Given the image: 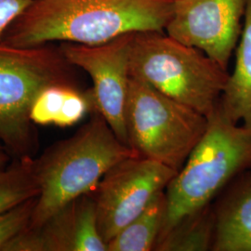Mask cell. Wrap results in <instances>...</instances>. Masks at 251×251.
<instances>
[{
  "label": "cell",
  "mask_w": 251,
  "mask_h": 251,
  "mask_svg": "<svg viewBox=\"0 0 251 251\" xmlns=\"http://www.w3.org/2000/svg\"><path fill=\"white\" fill-rule=\"evenodd\" d=\"M3 251H108L93 193L74 199L40 226L28 227Z\"/></svg>",
  "instance_id": "30bf717a"
},
{
  "label": "cell",
  "mask_w": 251,
  "mask_h": 251,
  "mask_svg": "<svg viewBox=\"0 0 251 251\" xmlns=\"http://www.w3.org/2000/svg\"><path fill=\"white\" fill-rule=\"evenodd\" d=\"M36 0H0V41L9 26L29 9Z\"/></svg>",
  "instance_id": "ac0fdd59"
},
{
  "label": "cell",
  "mask_w": 251,
  "mask_h": 251,
  "mask_svg": "<svg viewBox=\"0 0 251 251\" xmlns=\"http://www.w3.org/2000/svg\"><path fill=\"white\" fill-rule=\"evenodd\" d=\"M135 33L99 45L63 42L64 58L91 77L95 112L103 117L119 141L128 146L125 111L130 73V49ZM129 147V146H128Z\"/></svg>",
  "instance_id": "ba28073f"
},
{
  "label": "cell",
  "mask_w": 251,
  "mask_h": 251,
  "mask_svg": "<svg viewBox=\"0 0 251 251\" xmlns=\"http://www.w3.org/2000/svg\"><path fill=\"white\" fill-rule=\"evenodd\" d=\"M36 202L35 197L0 212V251L29 227Z\"/></svg>",
  "instance_id": "e0dca14e"
},
{
  "label": "cell",
  "mask_w": 251,
  "mask_h": 251,
  "mask_svg": "<svg viewBox=\"0 0 251 251\" xmlns=\"http://www.w3.org/2000/svg\"><path fill=\"white\" fill-rule=\"evenodd\" d=\"M178 172L161 163L132 155L113 166L93 196L100 233L107 243L165 190Z\"/></svg>",
  "instance_id": "52a82bcc"
},
{
  "label": "cell",
  "mask_w": 251,
  "mask_h": 251,
  "mask_svg": "<svg viewBox=\"0 0 251 251\" xmlns=\"http://www.w3.org/2000/svg\"><path fill=\"white\" fill-rule=\"evenodd\" d=\"M245 10L246 0H178L165 30L227 70L241 36Z\"/></svg>",
  "instance_id": "9c48e42d"
},
{
  "label": "cell",
  "mask_w": 251,
  "mask_h": 251,
  "mask_svg": "<svg viewBox=\"0 0 251 251\" xmlns=\"http://www.w3.org/2000/svg\"><path fill=\"white\" fill-rule=\"evenodd\" d=\"M92 114L72 137L35 160L39 193L29 228L40 226L74 199L93 193L113 166L137 154L119 141L99 113Z\"/></svg>",
  "instance_id": "7a4b0ae2"
},
{
  "label": "cell",
  "mask_w": 251,
  "mask_h": 251,
  "mask_svg": "<svg viewBox=\"0 0 251 251\" xmlns=\"http://www.w3.org/2000/svg\"><path fill=\"white\" fill-rule=\"evenodd\" d=\"M130 149L179 172L206 132L208 118L130 76L125 111Z\"/></svg>",
  "instance_id": "8992f818"
},
{
  "label": "cell",
  "mask_w": 251,
  "mask_h": 251,
  "mask_svg": "<svg viewBox=\"0 0 251 251\" xmlns=\"http://www.w3.org/2000/svg\"><path fill=\"white\" fill-rule=\"evenodd\" d=\"M129 73L206 117L218 107L230 75L202 50L163 31L135 33Z\"/></svg>",
  "instance_id": "277c9868"
},
{
  "label": "cell",
  "mask_w": 251,
  "mask_h": 251,
  "mask_svg": "<svg viewBox=\"0 0 251 251\" xmlns=\"http://www.w3.org/2000/svg\"><path fill=\"white\" fill-rule=\"evenodd\" d=\"M174 1H178V0H174Z\"/></svg>",
  "instance_id": "ffe728a7"
},
{
  "label": "cell",
  "mask_w": 251,
  "mask_h": 251,
  "mask_svg": "<svg viewBox=\"0 0 251 251\" xmlns=\"http://www.w3.org/2000/svg\"><path fill=\"white\" fill-rule=\"evenodd\" d=\"M211 251H251V170L233 179L214 208Z\"/></svg>",
  "instance_id": "8fae6325"
},
{
  "label": "cell",
  "mask_w": 251,
  "mask_h": 251,
  "mask_svg": "<svg viewBox=\"0 0 251 251\" xmlns=\"http://www.w3.org/2000/svg\"><path fill=\"white\" fill-rule=\"evenodd\" d=\"M165 190L157 193L144 210L108 242V251L154 250L167 214Z\"/></svg>",
  "instance_id": "4fadbf2b"
},
{
  "label": "cell",
  "mask_w": 251,
  "mask_h": 251,
  "mask_svg": "<svg viewBox=\"0 0 251 251\" xmlns=\"http://www.w3.org/2000/svg\"><path fill=\"white\" fill-rule=\"evenodd\" d=\"M218 109L228 121L233 124L243 121V126L251 129V0H246L234 69L229 75Z\"/></svg>",
  "instance_id": "7c38bea8"
},
{
  "label": "cell",
  "mask_w": 251,
  "mask_h": 251,
  "mask_svg": "<svg viewBox=\"0 0 251 251\" xmlns=\"http://www.w3.org/2000/svg\"><path fill=\"white\" fill-rule=\"evenodd\" d=\"M207 118L203 138L167 186V214L157 241L181 219L209 205L238 175L251 170V129L228 121L218 107Z\"/></svg>",
  "instance_id": "3957f363"
},
{
  "label": "cell",
  "mask_w": 251,
  "mask_h": 251,
  "mask_svg": "<svg viewBox=\"0 0 251 251\" xmlns=\"http://www.w3.org/2000/svg\"><path fill=\"white\" fill-rule=\"evenodd\" d=\"M215 233V212L210 205L181 219L158 240L154 251H205L211 250Z\"/></svg>",
  "instance_id": "5bb4252c"
},
{
  "label": "cell",
  "mask_w": 251,
  "mask_h": 251,
  "mask_svg": "<svg viewBox=\"0 0 251 251\" xmlns=\"http://www.w3.org/2000/svg\"><path fill=\"white\" fill-rule=\"evenodd\" d=\"M39 193L32 157L19 158L0 178V212L37 197Z\"/></svg>",
  "instance_id": "9a60e30c"
},
{
  "label": "cell",
  "mask_w": 251,
  "mask_h": 251,
  "mask_svg": "<svg viewBox=\"0 0 251 251\" xmlns=\"http://www.w3.org/2000/svg\"><path fill=\"white\" fill-rule=\"evenodd\" d=\"M8 149L6 148V146L2 143V141L0 140V178H2L4 176V174L6 173V171L9 169V155H8Z\"/></svg>",
  "instance_id": "d6986e66"
},
{
  "label": "cell",
  "mask_w": 251,
  "mask_h": 251,
  "mask_svg": "<svg viewBox=\"0 0 251 251\" xmlns=\"http://www.w3.org/2000/svg\"><path fill=\"white\" fill-rule=\"evenodd\" d=\"M72 65L59 48H21L0 41V140L18 158L31 157L36 144L30 110L41 90L75 85Z\"/></svg>",
  "instance_id": "5b68a950"
},
{
  "label": "cell",
  "mask_w": 251,
  "mask_h": 251,
  "mask_svg": "<svg viewBox=\"0 0 251 251\" xmlns=\"http://www.w3.org/2000/svg\"><path fill=\"white\" fill-rule=\"evenodd\" d=\"M174 0H36L3 42L21 48L68 42L99 45L118 36L164 31Z\"/></svg>",
  "instance_id": "6da1fadb"
},
{
  "label": "cell",
  "mask_w": 251,
  "mask_h": 251,
  "mask_svg": "<svg viewBox=\"0 0 251 251\" xmlns=\"http://www.w3.org/2000/svg\"><path fill=\"white\" fill-rule=\"evenodd\" d=\"M70 86L75 85H51L38 93L30 110V118L35 125H55Z\"/></svg>",
  "instance_id": "2e32d148"
}]
</instances>
